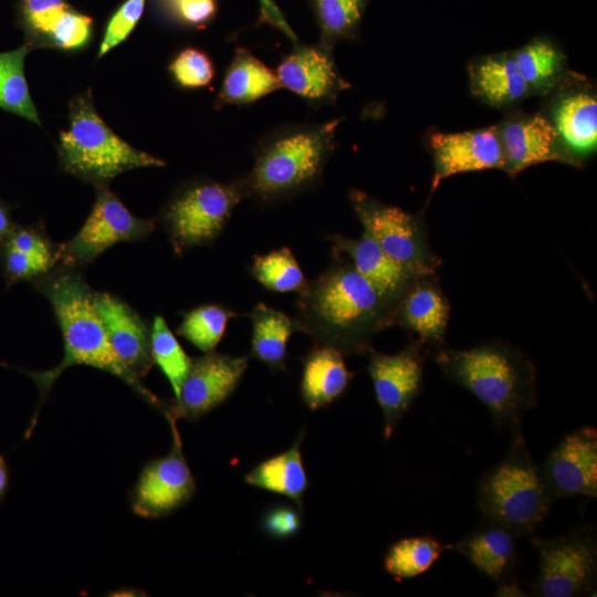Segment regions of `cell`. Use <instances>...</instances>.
I'll return each instance as SVG.
<instances>
[{
    "instance_id": "6",
    "label": "cell",
    "mask_w": 597,
    "mask_h": 597,
    "mask_svg": "<svg viewBox=\"0 0 597 597\" xmlns=\"http://www.w3.org/2000/svg\"><path fill=\"white\" fill-rule=\"evenodd\" d=\"M505 458L480 481L476 499L490 522L517 536L532 533L547 516L553 499L526 448L521 429Z\"/></svg>"
},
{
    "instance_id": "30",
    "label": "cell",
    "mask_w": 597,
    "mask_h": 597,
    "mask_svg": "<svg viewBox=\"0 0 597 597\" xmlns=\"http://www.w3.org/2000/svg\"><path fill=\"white\" fill-rule=\"evenodd\" d=\"M447 548L432 535L405 537L389 546L384 567L396 580L413 578L428 570Z\"/></svg>"
},
{
    "instance_id": "42",
    "label": "cell",
    "mask_w": 597,
    "mask_h": 597,
    "mask_svg": "<svg viewBox=\"0 0 597 597\" xmlns=\"http://www.w3.org/2000/svg\"><path fill=\"white\" fill-rule=\"evenodd\" d=\"M2 243L35 255L56 259L55 254H57L53 252V247L49 239L35 227L13 226Z\"/></svg>"
},
{
    "instance_id": "40",
    "label": "cell",
    "mask_w": 597,
    "mask_h": 597,
    "mask_svg": "<svg viewBox=\"0 0 597 597\" xmlns=\"http://www.w3.org/2000/svg\"><path fill=\"white\" fill-rule=\"evenodd\" d=\"M302 511L297 505L275 504L261 515L259 526L263 534L274 540L295 536L302 526Z\"/></svg>"
},
{
    "instance_id": "3",
    "label": "cell",
    "mask_w": 597,
    "mask_h": 597,
    "mask_svg": "<svg viewBox=\"0 0 597 597\" xmlns=\"http://www.w3.org/2000/svg\"><path fill=\"white\" fill-rule=\"evenodd\" d=\"M341 122L286 124L268 132L256 144L252 168L239 178L244 197L271 205L316 188Z\"/></svg>"
},
{
    "instance_id": "5",
    "label": "cell",
    "mask_w": 597,
    "mask_h": 597,
    "mask_svg": "<svg viewBox=\"0 0 597 597\" xmlns=\"http://www.w3.org/2000/svg\"><path fill=\"white\" fill-rule=\"evenodd\" d=\"M69 123L60 133V161L83 180L101 186L134 168L165 166L117 136L96 112L90 91L71 101Z\"/></svg>"
},
{
    "instance_id": "25",
    "label": "cell",
    "mask_w": 597,
    "mask_h": 597,
    "mask_svg": "<svg viewBox=\"0 0 597 597\" xmlns=\"http://www.w3.org/2000/svg\"><path fill=\"white\" fill-rule=\"evenodd\" d=\"M469 73L472 93L491 106H512L531 95L512 52L480 57Z\"/></svg>"
},
{
    "instance_id": "7",
    "label": "cell",
    "mask_w": 597,
    "mask_h": 597,
    "mask_svg": "<svg viewBox=\"0 0 597 597\" xmlns=\"http://www.w3.org/2000/svg\"><path fill=\"white\" fill-rule=\"evenodd\" d=\"M349 201L363 232L394 262L413 277L436 275L441 260L429 244L420 214L384 203L359 189L350 190Z\"/></svg>"
},
{
    "instance_id": "1",
    "label": "cell",
    "mask_w": 597,
    "mask_h": 597,
    "mask_svg": "<svg viewBox=\"0 0 597 597\" xmlns=\"http://www.w3.org/2000/svg\"><path fill=\"white\" fill-rule=\"evenodd\" d=\"M296 311L298 332L344 355L367 354L374 336L396 323L395 312L376 289L337 254L298 293Z\"/></svg>"
},
{
    "instance_id": "23",
    "label": "cell",
    "mask_w": 597,
    "mask_h": 597,
    "mask_svg": "<svg viewBox=\"0 0 597 597\" xmlns=\"http://www.w3.org/2000/svg\"><path fill=\"white\" fill-rule=\"evenodd\" d=\"M301 397L310 410L326 407L339 398L354 377L338 349L314 344L302 359Z\"/></svg>"
},
{
    "instance_id": "17",
    "label": "cell",
    "mask_w": 597,
    "mask_h": 597,
    "mask_svg": "<svg viewBox=\"0 0 597 597\" xmlns=\"http://www.w3.org/2000/svg\"><path fill=\"white\" fill-rule=\"evenodd\" d=\"M496 129L504 157L503 170L511 177L545 161L570 165L556 129L542 114H511Z\"/></svg>"
},
{
    "instance_id": "9",
    "label": "cell",
    "mask_w": 597,
    "mask_h": 597,
    "mask_svg": "<svg viewBox=\"0 0 597 597\" xmlns=\"http://www.w3.org/2000/svg\"><path fill=\"white\" fill-rule=\"evenodd\" d=\"M540 574L533 585L542 597H573L595 586L597 547L591 528L582 527L557 538H532Z\"/></svg>"
},
{
    "instance_id": "34",
    "label": "cell",
    "mask_w": 597,
    "mask_h": 597,
    "mask_svg": "<svg viewBox=\"0 0 597 597\" xmlns=\"http://www.w3.org/2000/svg\"><path fill=\"white\" fill-rule=\"evenodd\" d=\"M150 349L153 360L168 379L176 400L192 359L186 354L160 315H156L153 321Z\"/></svg>"
},
{
    "instance_id": "2",
    "label": "cell",
    "mask_w": 597,
    "mask_h": 597,
    "mask_svg": "<svg viewBox=\"0 0 597 597\" xmlns=\"http://www.w3.org/2000/svg\"><path fill=\"white\" fill-rule=\"evenodd\" d=\"M39 290L51 302L64 343V357L56 367L41 373L24 371L36 384L41 400L64 369L86 365L121 378L170 419L169 406L149 391L114 352L94 308L93 292L78 273L61 270L42 281Z\"/></svg>"
},
{
    "instance_id": "21",
    "label": "cell",
    "mask_w": 597,
    "mask_h": 597,
    "mask_svg": "<svg viewBox=\"0 0 597 597\" xmlns=\"http://www.w3.org/2000/svg\"><path fill=\"white\" fill-rule=\"evenodd\" d=\"M450 304L434 275L415 280L399 301L395 321L423 345L442 347Z\"/></svg>"
},
{
    "instance_id": "29",
    "label": "cell",
    "mask_w": 597,
    "mask_h": 597,
    "mask_svg": "<svg viewBox=\"0 0 597 597\" xmlns=\"http://www.w3.org/2000/svg\"><path fill=\"white\" fill-rule=\"evenodd\" d=\"M320 30L318 43L333 50L343 40L358 35L369 0H308Z\"/></svg>"
},
{
    "instance_id": "12",
    "label": "cell",
    "mask_w": 597,
    "mask_h": 597,
    "mask_svg": "<svg viewBox=\"0 0 597 597\" xmlns=\"http://www.w3.org/2000/svg\"><path fill=\"white\" fill-rule=\"evenodd\" d=\"M175 421H169L174 433L170 452L148 462L134 488L132 507L142 517L168 515L187 504L196 492V482L184 457Z\"/></svg>"
},
{
    "instance_id": "18",
    "label": "cell",
    "mask_w": 597,
    "mask_h": 597,
    "mask_svg": "<svg viewBox=\"0 0 597 597\" xmlns=\"http://www.w3.org/2000/svg\"><path fill=\"white\" fill-rule=\"evenodd\" d=\"M93 305L114 352L134 375L146 376L154 365L146 322L128 304L108 293L93 292Z\"/></svg>"
},
{
    "instance_id": "26",
    "label": "cell",
    "mask_w": 597,
    "mask_h": 597,
    "mask_svg": "<svg viewBox=\"0 0 597 597\" xmlns=\"http://www.w3.org/2000/svg\"><path fill=\"white\" fill-rule=\"evenodd\" d=\"M303 437L302 430L290 449L256 464L245 474L244 481L254 488L284 495L303 510V496L310 484L301 454Z\"/></svg>"
},
{
    "instance_id": "22",
    "label": "cell",
    "mask_w": 597,
    "mask_h": 597,
    "mask_svg": "<svg viewBox=\"0 0 597 597\" xmlns=\"http://www.w3.org/2000/svg\"><path fill=\"white\" fill-rule=\"evenodd\" d=\"M282 88L275 70L252 54L248 49L237 48L224 70L214 106L250 105Z\"/></svg>"
},
{
    "instance_id": "13",
    "label": "cell",
    "mask_w": 597,
    "mask_h": 597,
    "mask_svg": "<svg viewBox=\"0 0 597 597\" xmlns=\"http://www.w3.org/2000/svg\"><path fill=\"white\" fill-rule=\"evenodd\" d=\"M248 356L210 352L191 360L179 397L169 406L171 418L197 420L227 400L237 389Z\"/></svg>"
},
{
    "instance_id": "44",
    "label": "cell",
    "mask_w": 597,
    "mask_h": 597,
    "mask_svg": "<svg viewBox=\"0 0 597 597\" xmlns=\"http://www.w3.org/2000/svg\"><path fill=\"white\" fill-rule=\"evenodd\" d=\"M498 596H526L513 577H506L499 582Z\"/></svg>"
},
{
    "instance_id": "10",
    "label": "cell",
    "mask_w": 597,
    "mask_h": 597,
    "mask_svg": "<svg viewBox=\"0 0 597 597\" xmlns=\"http://www.w3.org/2000/svg\"><path fill=\"white\" fill-rule=\"evenodd\" d=\"M154 228V221L132 214L106 185H101L92 212L80 231L60 247L59 256L67 264H88L112 245L146 238Z\"/></svg>"
},
{
    "instance_id": "4",
    "label": "cell",
    "mask_w": 597,
    "mask_h": 597,
    "mask_svg": "<svg viewBox=\"0 0 597 597\" xmlns=\"http://www.w3.org/2000/svg\"><path fill=\"white\" fill-rule=\"evenodd\" d=\"M444 376L472 392L490 410L495 426L521 429L536 404V373L521 352L488 343L468 349L440 348L434 356Z\"/></svg>"
},
{
    "instance_id": "43",
    "label": "cell",
    "mask_w": 597,
    "mask_h": 597,
    "mask_svg": "<svg viewBox=\"0 0 597 597\" xmlns=\"http://www.w3.org/2000/svg\"><path fill=\"white\" fill-rule=\"evenodd\" d=\"M260 7V20L263 23L276 28L281 31L293 44L298 43V38L290 27L287 20L283 15L273 0H258Z\"/></svg>"
},
{
    "instance_id": "39",
    "label": "cell",
    "mask_w": 597,
    "mask_h": 597,
    "mask_svg": "<svg viewBox=\"0 0 597 597\" xmlns=\"http://www.w3.org/2000/svg\"><path fill=\"white\" fill-rule=\"evenodd\" d=\"M145 7V0H126L109 19L103 41L98 49V57L122 43L136 27Z\"/></svg>"
},
{
    "instance_id": "33",
    "label": "cell",
    "mask_w": 597,
    "mask_h": 597,
    "mask_svg": "<svg viewBox=\"0 0 597 597\" xmlns=\"http://www.w3.org/2000/svg\"><path fill=\"white\" fill-rule=\"evenodd\" d=\"M237 313L221 304L197 306L184 316L177 334L203 353L213 352Z\"/></svg>"
},
{
    "instance_id": "15",
    "label": "cell",
    "mask_w": 597,
    "mask_h": 597,
    "mask_svg": "<svg viewBox=\"0 0 597 597\" xmlns=\"http://www.w3.org/2000/svg\"><path fill=\"white\" fill-rule=\"evenodd\" d=\"M553 501L597 495V431L584 427L565 436L540 469Z\"/></svg>"
},
{
    "instance_id": "37",
    "label": "cell",
    "mask_w": 597,
    "mask_h": 597,
    "mask_svg": "<svg viewBox=\"0 0 597 597\" xmlns=\"http://www.w3.org/2000/svg\"><path fill=\"white\" fill-rule=\"evenodd\" d=\"M1 262L8 285L19 281H31L48 273L56 259L19 251L1 245Z\"/></svg>"
},
{
    "instance_id": "46",
    "label": "cell",
    "mask_w": 597,
    "mask_h": 597,
    "mask_svg": "<svg viewBox=\"0 0 597 597\" xmlns=\"http://www.w3.org/2000/svg\"><path fill=\"white\" fill-rule=\"evenodd\" d=\"M9 488V472L6 460L0 455V501L4 498Z\"/></svg>"
},
{
    "instance_id": "28",
    "label": "cell",
    "mask_w": 597,
    "mask_h": 597,
    "mask_svg": "<svg viewBox=\"0 0 597 597\" xmlns=\"http://www.w3.org/2000/svg\"><path fill=\"white\" fill-rule=\"evenodd\" d=\"M512 55L531 95L548 93L566 73L565 55L547 39H534Z\"/></svg>"
},
{
    "instance_id": "41",
    "label": "cell",
    "mask_w": 597,
    "mask_h": 597,
    "mask_svg": "<svg viewBox=\"0 0 597 597\" xmlns=\"http://www.w3.org/2000/svg\"><path fill=\"white\" fill-rule=\"evenodd\" d=\"M163 3L178 23L191 27H206L217 13L216 0H163Z\"/></svg>"
},
{
    "instance_id": "45",
    "label": "cell",
    "mask_w": 597,
    "mask_h": 597,
    "mask_svg": "<svg viewBox=\"0 0 597 597\" xmlns=\"http://www.w3.org/2000/svg\"><path fill=\"white\" fill-rule=\"evenodd\" d=\"M13 223L10 218L9 208L0 200V244L4 241Z\"/></svg>"
},
{
    "instance_id": "32",
    "label": "cell",
    "mask_w": 597,
    "mask_h": 597,
    "mask_svg": "<svg viewBox=\"0 0 597 597\" xmlns=\"http://www.w3.org/2000/svg\"><path fill=\"white\" fill-rule=\"evenodd\" d=\"M251 275L266 290L301 293L308 281L293 252L287 247L255 254L250 268Z\"/></svg>"
},
{
    "instance_id": "16",
    "label": "cell",
    "mask_w": 597,
    "mask_h": 597,
    "mask_svg": "<svg viewBox=\"0 0 597 597\" xmlns=\"http://www.w3.org/2000/svg\"><path fill=\"white\" fill-rule=\"evenodd\" d=\"M433 157L430 195L453 175L504 168V157L496 126L459 133L436 132L429 136Z\"/></svg>"
},
{
    "instance_id": "24",
    "label": "cell",
    "mask_w": 597,
    "mask_h": 597,
    "mask_svg": "<svg viewBox=\"0 0 597 597\" xmlns=\"http://www.w3.org/2000/svg\"><path fill=\"white\" fill-rule=\"evenodd\" d=\"M516 536L490 522L448 548L462 554L479 572L499 583L510 576L515 565Z\"/></svg>"
},
{
    "instance_id": "35",
    "label": "cell",
    "mask_w": 597,
    "mask_h": 597,
    "mask_svg": "<svg viewBox=\"0 0 597 597\" xmlns=\"http://www.w3.org/2000/svg\"><path fill=\"white\" fill-rule=\"evenodd\" d=\"M168 71L174 82L182 88H201L214 77L210 56L200 49L186 48L171 60Z\"/></svg>"
},
{
    "instance_id": "14",
    "label": "cell",
    "mask_w": 597,
    "mask_h": 597,
    "mask_svg": "<svg viewBox=\"0 0 597 597\" xmlns=\"http://www.w3.org/2000/svg\"><path fill=\"white\" fill-rule=\"evenodd\" d=\"M282 88L313 107L334 104L350 87L341 74L333 50L316 44L295 43L275 69Z\"/></svg>"
},
{
    "instance_id": "19",
    "label": "cell",
    "mask_w": 597,
    "mask_h": 597,
    "mask_svg": "<svg viewBox=\"0 0 597 597\" xmlns=\"http://www.w3.org/2000/svg\"><path fill=\"white\" fill-rule=\"evenodd\" d=\"M328 240L334 254L347 260L396 313L402 295L418 277H413L394 262L365 232L357 239L332 234Z\"/></svg>"
},
{
    "instance_id": "38",
    "label": "cell",
    "mask_w": 597,
    "mask_h": 597,
    "mask_svg": "<svg viewBox=\"0 0 597 597\" xmlns=\"http://www.w3.org/2000/svg\"><path fill=\"white\" fill-rule=\"evenodd\" d=\"M92 35V19L70 8L53 29L48 44L56 49L72 51L82 49Z\"/></svg>"
},
{
    "instance_id": "8",
    "label": "cell",
    "mask_w": 597,
    "mask_h": 597,
    "mask_svg": "<svg viewBox=\"0 0 597 597\" xmlns=\"http://www.w3.org/2000/svg\"><path fill=\"white\" fill-rule=\"evenodd\" d=\"M242 199L239 178L228 182L197 180L178 190L163 213L176 253L212 242Z\"/></svg>"
},
{
    "instance_id": "11",
    "label": "cell",
    "mask_w": 597,
    "mask_h": 597,
    "mask_svg": "<svg viewBox=\"0 0 597 597\" xmlns=\"http://www.w3.org/2000/svg\"><path fill=\"white\" fill-rule=\"evenodd\" d=\"M376 400L384 416V438L389 440L395 428L419 395L423 375V344L410 342L396 354L368 353Z\"/></svg>"
},
{
    "instance_id": "36",
    "label": "cell",
    "mask_w": 597,
    "mask_h": 597,
    "mask_svg": "<svg viewBox=\"0 0 597 597\" xmlns=\"http://www.w3.org/2000/svg\"><path fill=\"white\" fill-rule=\"evenodd\" d=\"M67 9L64 0H22L23 24L33 40L48 44L53 29Z\"/></svg>"
},
{
    "instance_id": "27",
    "label": "cell",
    "mask_w": 597,
    "mask_h": 597,
    "mask_svg": "<svg viewBox=\"0 0 597 597\" xmlns=\"http://www.w3.org/2000/svg\"><path fill=\"white\" fill-rule=\"evenodd\" d=\"M249 316L252 325L250 356L271 370H284L289 338L298 332L295 320L265 303H258Z\"/></svg>"
},
{
    "instance_id": "20",
    "label": "cell",
    "mask_w": 597,
    "mask_h": 597,
    "mask_svg": "<svg viewBox=\"0 0 597 597\" xmlns=\"http://www.w3.org/2000/svg\"><path fill=\"white\" fill-rule=\"evenodd\" d=\"M569 164L582 166L597 147V98L591 90L575 88L559 94L552 119Z\"/></svg>"
},
{
    "instance_id": "31",
    "label": "cell",
    "mask_w": 597,
    "mask_h": 597,
    "mask_svg": "<svg viewBox=\"0 0 597 597\" xmlns=\"http://www.w3.org/2000/svg\"><path fill=\"white\" fill-rule=\"evenodd\" d=\"M29 50L30 46L24 44L0 52V107L40 125L24 75V59Z\"/></svg>"
}]
</instances>
